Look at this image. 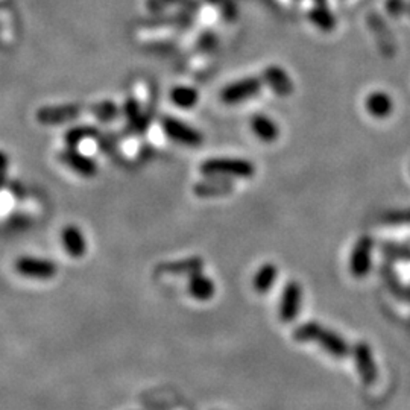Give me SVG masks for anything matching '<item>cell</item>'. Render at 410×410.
Wrapping results in <instances>:
<instances>
[{"instance_id":"obj_1","label":"cell","mask_w":410,"mask_h":410,"mask_svg":"<svg viewBox=\"0 0 410 410\" xmlns=\"http://www.w3.org/2000/svg\"><path fill=\"white\" fill-rule=\"evenodd\" d=\"M199 171L204 176H219V178H239L249 179L255 174V166L245 158H208L199 166Z\"/></svg>"},{"instance_id":"obj_2","label":"cell","mask_w":410,"mask_h":410,"mask_svg":"<svg viewBox=\"0 0 410 410\" xmlns=\"http://www.w3.org/2000/svg\"><path fill=\"white\" fill-rule=\"evenodd\" d=\"M162 128L164 134L175 143L183 146L196 147L204 143V135L196 128L187 125L183 120L172 116H164L162 119Z\"/></svg>"},{"instance_id":"obj_3","label":"cell","mask_w":410,"mask_h":410,"mask_svg":"<svg viewBox=\"0 0 410 410\" xmlns=\"http://www.w3.org/2000/svg\"><path fill=\"white\" fill-rule=\"evenodd\" d=\"M262 90V79L248 76L227 85L221 92V101L225 105H239L255 97Z\"/></svg>"},{"instance_id":"obj_4","label":"cell","mask_w":410,"mask_h":410,"mask_svg":"<svg viewBox=\"0 0 410 410\" xmlns=\"http://www.w3.org/2000/svg\"><path fill=\"white\" fill-rule=\"evenodd\" d=\"M374 240L369 236L360 237L349 257V272L356 278H365L373 267Z\"/></svg>"},{"instance_id":"obj_5","label":"cell","mask_w":410,"mask_h":410,"mask_svg":"<svg viewBox=\"0 0 410 410\" xmlns=\"http://www.w3.org/2000/svg\"><path fill=\"white\" fill-rule=\"evenodd\" d=\"M303 307V287L298 282H289L282 294V299H279V319L282 322L289 324L294 322L295 319L301 313Z\"/></svg>"},{"instance_id":"obj_6","label":"cell","mask_w":410,"mask_h":410,"mask_svg":"<svg viewBox=\"0 0 410 410\" xmlns=\"http://www.w3.org/2000/svg\"><path fill=\"white\" fill-rule=\"evenodd\" d=\"M351 354H353L354 363L357 366V373L360 378H362V382L366 386H373L377 382V377H378L373 348L369 346L368 342L360 341L354 345Z\"/></svg>"},{"instance_id":"obj_7","label":"cell","mask_w":410,"mask_h":410,"mask_svg":"<svg viewBox=\"0 0 410 410\" xmlns=\"http://www.w3.org/2000/svg\"><path fill=\"white\" fill-rule=\"evenodd\" d=\"M262 81L272 90V93H275L279 97L291 96L295 90L291 76H289L284 68L278 66L266 67L262 75Z\"/></svg>"},{"instance_id":"obj_8","label":"cell","mask_w":410,"mask_h":410,"mask_svg":"<svg viewBox=\"0 0 410 410\" xmlns=\"http://www.w3.org/2000/svg\"><path fill=\"white\" fill-rule=\"evenodd\" d=\"M368 23H369V28H371V31L375 37V42L380 47V51H382V54L385 56H394L395 51H397V46L394 42L391 29H389L385 20L380 17L377 13H373V14H369V17H368Z\"/></svg>"},{"instance_id":"obj_9","label":"cell","mask_w":410,"mask_h":410,"mask_svg":"<svg viewBox=\"0 0 410 410\" xmlns=\"http://www.w3.org/2000/svg\"><path fill=\"white\" fill-rule=\"evenodd\" d=\"M234 186L227 178L219 176H207L203 181H198L193 186V193L199 198L210 199V198H221L233 193Z\"/></svg>"},{"instance_id":"obj_10","label":"cell","mask_w":410,"mask_h":410,"mask_svg":"<svg viewBox=\"0 0 410 410\" xmlns=\"http://www.w3.org/2000/svg\"><path fill=\"white\" fill-rule=\"evenodd\" d=\"M316 342L321 345L328 354H332L336 358H346L353 351V348H349L348 342L341 334H337L333 330L325 327H322Z\"/></svg>"},{"instance_id":"obj_11","label":"cell","mask_w":410,"mask_h":410,"mask_svg":"<svg viewBox=\"0 0 410 410\" xmlns=\"http://www.w3.org/2000/svg\"><path fill=\"white\" fill-rule=\"evenodd\" d=\"M249 125H251L254 135L263 143H274L279 137V128L277 122L266 114H254Z\"/></svg>"},{"instance_id":"obj_12","label":"cell","mask_w":410,"mask_h":410,"mask_svg":"<svg viewBox=\"0 0 410 410\" xmlns=\"http://www.w3.org/2000/svg\"><path fill=\"white\" fill-rule=\"evenodd\" d=\"M365 108L374 119H387L394 111V101L385 92H374L366 96Z\"/></svg>"},{"instance_id":"obj_13","label":"cell","mask_w":410,"mask_h":410,"mask_svg":"<svg viewBox=\"0 0 410 410\" xmlns=\"http://www.w3.org/2000/svg\"><path fill=\"white\" fill-rule=\"evenodd\" d=\"M187 291L190 296L198 299V301H208L216 294V284L212 278H208L203 272H196L190 275Z\"/></svg>"},{"instance_id":"obj_14","label":"cell","mask_w":410,"mask_h":410,"mask_svg":"<svg viewBox=\"0 0 410 410\" xmlns=\"http://www.w3.org/2000/svg\"><path fill=\"white\" fill-rule=\"evenodd\" d=\"M204 260L199 257H190L179 262L163 263L157 267L158 272L167 275H193L196 272H203Z\"/></svg>"},{"instance_id":"obj_15","label":"cell","mask_w":410,"mask_h":410,"mask_svg":"<svg viewBox=\"0 0 410 410\" xmlns=\"http://www.w3.org/2000/svg\"><path fill=\"white\" fill-rule=\"evenodd\" d=\"M278 278V267L274 263H265L258 267V271L254 275L253 286L254 291L258 294H266L272 289Z\"/></svg>"},{"instance_id":"obj_16","label":"cell","mask_w":410,"mask_h":410,"mask_svg":"<svg viewBox=\"0 0 410 410\" xmlns=\"http://www.w3.org/2000/svg\"><path fill=\"white\" fill-rule=\"evenodd\" d=\"M63 243L66 251L73 257H81L87 251V242L81 229L76 227H68L63 233Z\"/></svg>"},{"instance_id":"obj_17","label":"cell","mask_w":410,"mask_h":410,"mask_svg":"<svg viewBox=\"0 0 410 410\" xmlns=\"http://www.w3.org/2000/svg\"><path fill=\"white\" fill-rule=\"evenodd\" d=\"M123 111H125V116L128 119V122H129V126H131L135 133H145L147 126H149V120L147 117L143 114L142 111V108H140L138 102L135 101V99H128V101L125 102V108H123Z\"/></svg>"},{"instance_id":"obj_18","label":"cell","mask_w":410,"mask_h":410,"mask_svg":"<svg viewBox=\"0 0 410 410\" xmlns=\"http://www.w3.org/2000/svg\"><path fill=\"white\" fill-rule=\"evenodd\" d=\"M171 101L174 105L183 109L193 108L198 101H199V95L195 88L187 87V85H178L172 88L171 92Z\"/></svg>"},{"instance_id":"obj_19","label":"cell","mask_w":410,"mask_h":410,"mask_svg":"<svg viewBox=\"0 0 410 410\" xmlns=\"http://www.w3.org/2000/svg\"><path fill=\"white\" fill-rule=\"evenodd\" d=\"M308 20L322 32H332L336 28V18L328 11L325 5H318L308 13Z\"/></svg>"},{"instance_id":"obj_20","label":"cell","mask_w":410,"mask_h":410,"mask_svg":"<svg viewBox=\"0 0 410 410\" xmlns=\"http://www.w3.org/2000/svg\"><path fill=\"white\" fill-rule=\"evenodd\" d=\"M67 158V162L70 163V166H72L76 172H79L81 175H85V176H93L97 171V166L96 163L93 162L92 158H88L83 154H79V152H70L66 155Z\"/></svg>"},{"instance_id":"obj_21","label":"cell","mask_w":410,"mask_h":410,"mask_svg":"<svg viewBox=\"0 0 410 410\" xmlns=\"http://www.w3.org/2000/svg\"><path fill=\"white\" fill-rule=\"evenodd\" d=\"M321 330H322L321 324H318L315 321H308L294 330V339L296 342H301V344L313 342L318 339L319 333H321Z\"/></svg>"},{"instance_id":"obj_22","label":"cell","mask_w":410,"mask_h":410,"mask_svg":"<svg viewBox=\"0 0 410 410\" xmlns=\"http://www.w3.org/2000/svg\"><path fill=\"white\" fill-rule=\"evenodd\" d=\"M95 114L99 120H105V122H109L119 116V108L113 102H102L95 107Z\"/></svg>"},{"instance_id":"obj_23","label":"cell","mask_w":410,"mask_h":410,"mask_svg":"<svg viewBox=\"0 0 410 410\" xmlns=\"http://www.w3.org/2000/svg\"><path fill=\"white\" fill-rule=\"evenodd\" d=\"M382 251L392 260H409L410 258V249L404 248L402 245L385 243L382 246Z\"/></svg>"},{"instance_id":"obj_24","label":"cell","mask_w":410,"mask_h":410,"mask_svg":"<svg viewBox=\"0 0 410 410\" xmlns=\"http://www.w3.org/2000/svg\"><path fill=\"white\" fill-rule=\"evenodd\" d=\"M409 4L406 0H387L386 2V11L392 18H399L407 13Z\"/></svg>"},{"instance_id":"obj_25","label":"cell","mask_w":410,"mask_h":410,"mask_svg":"<svg viewBox=\"0 0 410 410\" xmlns=\"http://www.w3.org/2000/svg\"><path fill=\"white\" fill-rule=\"evenodd\" d=\"M387 224H410V212H397L386 216Z\"/></svg>"},{"instance_id":"obj_26","label":"cell","mask_w":410,"mask_h":410,"mask_svg":"<svg viewBox=\"0 0 410 410\" xmlns=\"http://www.w3.org/2000/svg\"><path fill=\"white\" fill-rule=\"evenodd\" d=\"M407 14H409V17H410V2H409V6H407Z\"/></svg>"}]
</instances>
